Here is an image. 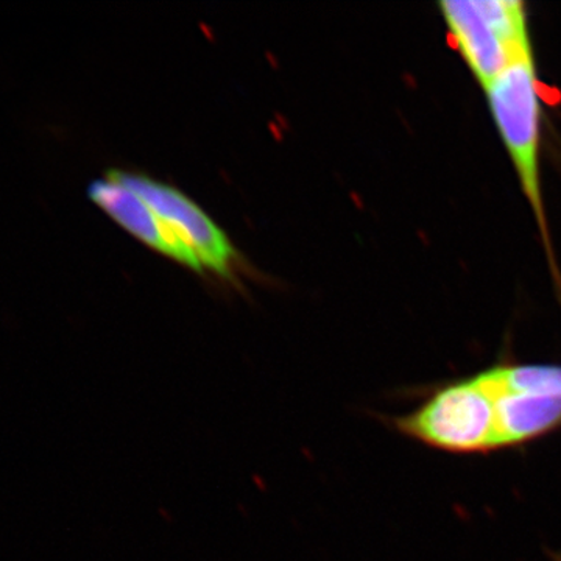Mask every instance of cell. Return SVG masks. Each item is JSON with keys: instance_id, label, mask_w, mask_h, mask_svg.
<instances>
[{"instance_id": "1", "label": "cell", "mask_w": 561, "mask_h": 561, "mask_svg": "<svg viewBox=\"0 0 561 561\" xmlns=\"http://www.w3.org/2000/svg\"><path fill=\"white\" fill-rule=\"evenodd\" d=\"M486 105L529 203L556 273L541 186V84L534 54L524 55L485 88Z\"/></svg>"}, {"instance_id": "2", "label": "cell", "mask_w": 561, "mask_h": 561, "mask_svg": "<svg viewBox=\"0 0 561 561\" xmlns=\"http://www.w3.org/2000/svg\"><path fill=\"white\" fill-rule=\"evenodd\" d=\"M382 421L438 451L461 456L496 451L494 390L483 370L443 383L411 413Z\"/></svg>"}, {"instance_id": "3", "label": "cell", "mask_w": 561, "mask_h": 561, "mask_svg": "<svg viewBox=\"0 0 561 561\" xmlns=\"http://www.w3.org/2000/svg\"><path fill=\"white\" fill-rule=\"evenodd\" d=\"M449 39L479 87L534 54L526 5L516 0H448L438 5Z\"/></svg>"}, {"instance_id": "4", "label": "cell", "mask_w": 561, "mask_h": 561, "mask_svg": "<svg viewBox=\"0 0 561 561\" xmlns=\"http://www.w3.org/2000/svg\"><path fill=\"white\" fill-rule=\"evenodd\" d=\"M108 175L142 197L164 227L197 256L203 271L208 268L221 278H230L238 256L234 247L219 225L197 203L176 187L144 173L113 169Z\"/></svg>"}, {"instance_id": "5", "label": "cell", "mask_w": 561, "mask_h": 561, "mask_svg": "<svg viewBox=\"0 0 561 561\" xmlns=\"http://www.w3.org/2000/svg\"><path fill=\"white\" fill-rule=\"evenodd\" d=\"M88 195L99 208L108 214L111 219L147 247L183 264L191 271L203 272L197 256L164 227L153 209L130 187L106 173L105 179L91 184Z\"/></svg>"}, {"instance_id": "6", "label": "cell", "mask_w": 561, "mask_h": 561, "mask_svg": "<svg viewBox=\"0 0 561 561\" xmlns=\"http://www.w3.org/2000/svg\"><path fill=\"white\" fill-rule=\"evenodd\" d=\"M494 390L496 451L519 448L561 427V397L504 389L493 370L485 368Z\"/></svg>"}, {"instance_id": "7", "label": "cell", "mask_w": 561, "mask_h": 561, "mask_svg": "<svg viewBox=\"0 0 561 561\" xmlns=\"http://www.w3.org/2000/svg\"><path fill=\"white\" fill-rule=\"evenodd\" d=\"M491 370L504 389L561 397V365L508 362L493 365Z\"/></svg>"}]
</instances>
